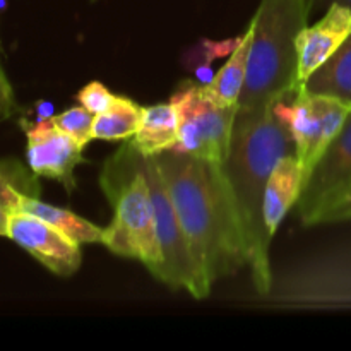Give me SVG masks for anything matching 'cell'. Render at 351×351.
<instances>
[{
	"label": "cell",
	"instance_id": "obj_23",
	"mask_svg": "<svg viewBox=\"0 0 351 351\" xmlns=\"http://www.w3.org/2000/svg\"><path fill=\"white\" fill-rule=\"evenodd\" d=\"M339 221H351V194L339 206H336L328 216L324 223H339Z\"/></svg>",
	"mask_w": 351,
	"mask_h": 351
},
{
	"label": "cell",
	"instance_id": "obj_14",
	"mask_svg": "<svg viewBox=\"0 0 351 351\" xmlns=\"http://www.w3.org/2000/svg\"><path fill=\"white\" fill-rule=\"evenodd\" d=\"M132 143L143 156H158L165 151H173L178 144V117L173 105L168 101L146 106Z\"/></svg>",
	"mask_w": 351,
	"mask_h": 351
},
{
	"label": "cell",
	"instance_id": "obj_16",
	"mask_svg": "<svg viewBox=\"0 0 351 351\" xmlns=\"http://www.w3.org/2000/svg\"><path fill=\"white\" fill-rule=\"evenodd\" d=\"M17 211L29 213V215L45 219V221L53 225L57 230H60L69 239L77 242L79 245H84V243H103V240H105V228L81 218V216L69 211V209L50 206L47 202L40 201V199H24Z\"/></svg>",
	"mask_w": 351,
	"mask_h": 351
},
{
	"label": "cell",
	"instance_id": "obj_1",
	"mask_svg": "<svg viewBox=\"0 0 351 351\" xmlns=\"http://www.w3.org/2000/svg\"><path fill=\"white\" fill-rule=\"evenodd\" d=\"M156 160L206 280L213 285L247 266L242 223L223 165L178 151Z\"/></svg>",
	"mask_w": 351,
	"mask_h": 351
},
{
	"label": "cell",
	"instance_id": "obj_19",
	"mask_svg": "<svg viewBox=\"0 0 351 351\" xmlns=\"http://www.w3.org/2000/svg\"><path fill=\"white\" fill-rule=\"evenodd\" d=\"M240 38H230V40L225 41H211V40H201L197 47L191 48V50L185 53L184 64L189 71H192L197 77V81L201 84H209L211 79L215 77L211 69V62L215 58L225 57V55H230L237 48V45L240 43Z\"/></svg>",
	"mask_w": 351,
	"mask_h": 351
},
{
	"label": "cell",
	"instance_id": "obj_3",
	"mask_svg": "<svg viewBox=\"0 0 351 351\" xmlns=\"http://www.w3.org/2000/svg\"><path fill=\"white\" fill-rule=\"evenodd\" d=\"M308 16V0H261L250 21L254 36L239 108H264L300 93L297 40Z\"/></svg>",
	"mask_w": 351,
	"mask_h": 351
},
{
	"label": "cell",
	"instance_id": "obj_17",
	"mask_svg": "<svg viewBox=\"0 0 351 351\" xmlns=\"http://www.w3.org/2000/svg\"><path fill=\"white\" fill-rule=\"evenodd\" d=\"M144 106L123 96H117L112 108L95 115L93 137L101 141H127L136 136L143 120Z\"/></svg>",
	"mask_w": 351,
	"mask_h": 351
},
{
	"label": "cell",
	"instance_id": "obj_4",
	"mask_svg": "<svg viewBox=\"0 0 351 351\" xmlns=\"http://www.w3.org/2000/svg\"><path fill=\"white\" fill-rule=\"evenodd\" d=\"M99 187L113 208L103 245L120 257L137 259L156 276L161 266L154 206L144 173V156L132 141L106 158Z\"/></svg>",
	"mask_w": 351,
	"mask_h": 351
},
{
	"label": "cell",
	"instance_id": "obj_20",
	"mask_svg": "<svg viewBox=\"0 0 351 351\" xmlns=\"http://www.w3.org/2000/svg\"><path fill=\"white\" fill-rule=\"evenodd\" d=\"M51 122L67 134L69 137L75 141L81 147L88 146L89 141H93V123H95V113L89 112L82 105L72 106L58 115L51 117Z\"/></svg>",
	"mask_w": 351,
	"mask_h": 351
},
{
	"label": "cell",
	"instance_id": "obj_25",
	"mask_svg": "<svg viewBox=\"0 0 351 351\" xmlns=\"http://www.w3.org/2000/svg\"><path fill=\"white\" fill-rule=\"evenodd\" d=\"M10 209H7L5 206L0 204V237H7L9 232V219H10Z\"/></svg>",
	"mask_w": 351,
	"mask_h": 351
},
{
	"label": "cell",
	"instance_id": "obj_12",
	"mask_svg": "<svg viewBox=\"0 0 351 351\" xmlns=\"http://www.w3.org/2000/svg\"><path fill=\"white\" fill-rule=\"evenodd\" d=\"M304 189V173L297 154L283 156L273 168L264 192V221L271 237L276 235L281 221L293 206Z\"/></svg>",
	"mask_w": 351,
	"mask_h": 351
},
{
	"label": "cell",
	"instance_id": "obj_5",
	"mask_svg": "<svg viewBox=\"0 0 351 351\" xmlns=\"http://www.w3.org/2000/svg\"><path fill=\"white\" fill-rule=\"evenodd\" d=\"M144 173L149 185L154 206L158 242L161 250V266L154 278L173 290H187L195 300L209 297L213 285L206 280L182 228L170 191L161 175L156 156H144Z\"/></svg>",
	"mask_w": 351,
	"mask_h": 351
},
{
	"label": "cell",
	"instance_id": "obj_10",
	"mask_svg": "<svg viewBox=\"0 0 351 351\" xmlns=\"http://www.w3.org/2000/svg\"><path fill=\"white\" fill-rule=\"evenodd\" d=\"M21 127L26 134V158L31 170L38 177L60 182L67 192L74 191V171L84 163V147L62 132L50 119L36 122L21 119Z\"/></svg>",
	"mask_w": 351,
	"mask_h": 351
},
{
	"label": "cell",
	"instance_id": "obj_6",
	"mask_svg": "<svg viewBox=\"0 0 351 351\" xmlns=\"http://www.w3.org/2000/svg\"><path fill=\"white\" fill-rule=\"evenodd\" d=\"M170 103L178 117V144L173 151L225 163L239 106L216 105L199 81L180 82Z\"/></svg>",
	"mask_w": 351,
	"mask_h": 351
},
{
	"label": "cell",
	"instance_id": "obj_24",
	"mask_svg": "<svg viewBox=\"0 0 351 351\" xmlns=\"http://www.w3.org/2000/svg\"><path fill=\"white\" fill-rule=\"evenodd\" d=\"M332 3H339V5H346L351 9V0H308V7H311L312 12H321V10H328L329 5Z\"/></svg>",
	"mask_w": 351,
	"mask_h": 351
},
{
	"label": "cell",
	"instance_id": "obj_15",
	"mask_svg": "<svg viewBox=\"0 0 351 351\" xmlns=\"http://www.w3.org/2000/svg\"><path fill=\"white\" fill-rule=\"evenodd\" d=\"M304 91L338 98L351 105V34L305 81Z\"/></svg>",
	"mask_w": 351,
	"mask_h": 351
},
{
	"label": "cell",
	"instance_id": "obj_18",
	"mask_svg": "<svg viewBox=\"0 0 351 351\" xmlns=\"http://www.w3.org/2000/svg\"><path fill=\"white\" fill-rule=\"evenodd\" d=\"M40 177L16 158L0 160V204L17 211L24 199H40Z\"/></svg>",
	"mask_w": 351,
	"mask_h": 351
},
{
	"label": "cell",
	"instance_id": "obj_9",
	"mask_svg": "<svg viewBox=\"0 0 351 351\" xmlns=\"http://www.w3.org/2000/svg\"><path fill=\"white\" fill-rule=\"evenodd\" d=\"M7 239L16 242L41 266L57 276L69 278L81 267V245L53 225L29 213H10Z\"/></svg>",
	"mask_w": 351,
	"mask_h": 351
},
{
	"label": "cell",
	"instance_id": "obj_2",
	"mask_svg": "<svg viewBox=\"0 0 351 351\" xmlns=\"http://www.w3.org/2000/svg\"><path fill=\"white\" fill-rule=\"evenodd\" d=\"M276 103L257 110H237L230 151L223 163L235 199L247 250V266L261 295L273 288L269 247L273 237L264 221V192L278 161L295 154V141Z\"/></svg>",
	"mask_w": 351,
	"mask_h": 351
},
{
	"label": "cell",
	"instance_id": "obj_27",
	"mask_svg": "<svg viewBox=\"0 0 351 351\" xmlns=\"http://www.w3.org/2000/svg\"><path fill=\"white\" fill-rule=\"evenodd\" d=\"M93 2H95V0H93Z\"/></svg>",
	"mask_w": 351,
	"mask_h": 351
},
{
	"label": "cell",
	"instance_id": "obj_8",
	"mask_svg": "<svg viewBox=\"0 0 351 351\" xmlns=\"http://www.w3.org/2000/svg\"><path fill=\"white\" fill-rule=\"evenodd\" d=\"M351 194V115L308 175L297 201L302 225H322Z\"/></svg>",
	"mask_w": 351,
	"mask_h": 351
},
{
	"label": "cell",
	"instance_id": "obj_21",
	"mask_svg": "<svg viewBox=\"0 0 351 351\" xmlns=\"http://www.w3.org/2000/svg\"><path fill=\"white\" fill-rule=\"evenodd\" d=\"M77 101L81 103L84 108H88L89 112L99 115V113L106 112V110L112 108V105L115 103L117 95H113L106 86H103L101 82L93 81L89 84H86L84 88L79 89L77 93Z\"/></svg>",
	"mask_w": 351,
	"mask_h": 351
},
{
	"label": "cell",
	"instance_id": "obj_22",
	"mask_svg": "<svg viewBox=\"0 0 351 351\" xmlns=\"http://www.w3.org/2000/svg\"><path fill=\"white\" fill-rule=\"evenodd\" d=\"M16 112L17 103L16 98H14L12 86H10L3 69L0 67V119H7V117L14 115Z\"/></svg>",
	"mask_w": 351,
	"mask_h": 351
},
{
	"label": "cell",
	"instance_id": "obj_11",
	"mask_svg": "<svg viewBox=\"0 0 351 351\" xmlns=\"http://www.w3.org/2000/svg\"><path fill=\"white\" fill-rule=\"evenodd\" d=\"M351 34V9L339 3L328 7L324 16L312 26H307L297 40L298 86L304 89L305 81L317 71Z\"/></svg>",
	"mask_w": 351,
	"mask_h": 351
},
{
	"label": "cell",
	"instance_id": "obj_13",
	"mask_svg": "<svg viewBox=\"0 0 351 351\" xmlns=\"http://www.w3.org/2000/svg\"><path fill=\"white\" fill-rule=\"evenodd\" d=\"M254 24L250 23L245 33L240 38V43L230 53L228 62L219 69L211 79L209 84L204 86V93L211 101L219 106H239L243 86L247 81V69H249V55L252 47Z\"/></svg>",
	"mask_w": 351,
	"mask_h": 351
},
{
	"label": "cell",
	"instance_id": "obj_7",
	"mask_svg": "<svg viewBox=\"0 0 351 351\" xmlns=\"http://www.w3.org/2000/svg\"><path fill=\"white\" fill-rule=\"evenodd\" d=\"M276 112L288 123L295 141V154L304 173V185L315 163L351 115L350 103L304 91L280 99Z\"/></svg>",
	"mask_w": 351,
	"mask_h": 351
},
{
	"label": "cell",
	"instance_id": "obj_26",
	"mask_svg": "<svg viewBox=\"0 0 351 351\" xmlns=\"http://www.w3.org/2000/svg\"><path fill=\"white\" fill-rule=\"evenodd\" d=\"M53 117V105L47 101L38 103V120H47Z\"/></svg>",
	"mask_w": 351,
	"mask_h": 351
}]
</instances>
